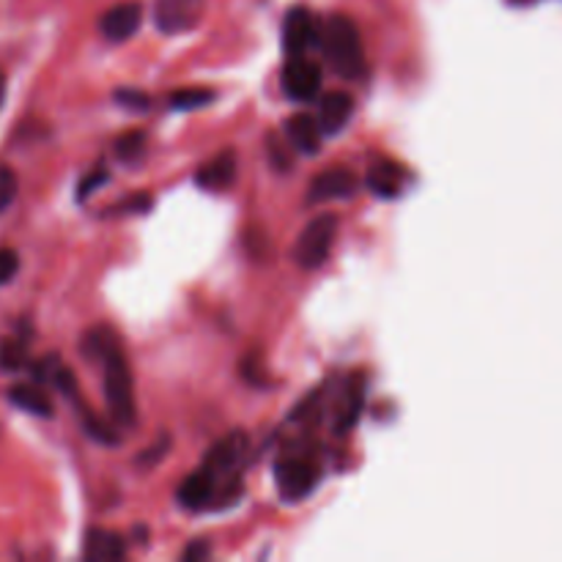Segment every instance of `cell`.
I'll list each match as a JSON object with an SVG mask.
<instances>
[{
    "instance_id": "1",
    "label": "cell",
    "mask_w": 562,
    "mask_h": 562,
    "mask_svg": "<svg viewBox=\"0 0 562 562\" xmlns=\"http://www.w3.org/2000/svg\"><path fill=\"white\" fill-rule=\"evenodd\" d=\"M318 47L324 49L335 75L344 77V80L360 82L368 75L366 47H362L360 31H357L351 16L329 14L318 31Z\"/></svg>"
},
{
    "instance_id": "2",
    "label": "cell",
    "mask_w": 562,
    "mask_h": 562,
    "mask_svg": "<svg viewBox=\"0 0 562 562\" xmlns=\"http://www.w3.org/2000/svg\"><path fill=\"white\" fill-rule=\"evenodd\" d=\"M104 366V398L108 409L119 426H135L137 406H135V382H132L130 360L124 357L121 346L115 344L108 355L102 357Z\"/></svg>"
},
{
    "instance_id": "3",
    "label": "cell",
    "mask_w": 562,
    "mask_h": 562,
    "mask_svg": "<svg viewBox=\"0 0 562 562\" xmlns=\"http://www.w3.org/2000/svg\"><path fill=\"white\" fill-rule=\"evenodd\" d=\"M335 236H338V217L335 214H318L296 239L294 261L302 269H318L333 252Z\"/></svg>"
},
{
    "instance_id": "4",
    "label": "cell",
    "mask_w": 562,
    "mask_h": 562,
    "mask_svg": "<svg viewBox=\"0 0 562 562\" xmlns=\"http://www.w3.org/2000/svg\"><path fill=\"white\" fill-rule=\"evenodd\" d=\"M322 481V467L305 456H291L274 464V486L283 499H305Z\"/></svg>"
},
{
    "instance_id": "5",
    "label": "cell",
    "mask_w": 562,
    "mask_h": 562,
    "mask_svg": "<svg viewBox=\"0 0 562 562\" xmlns=\"http://www.w3.org/2000/svg\"><path fill=\"white\" fill-rule=\"evenodd\" d=\"M247 453H250V437L245 431H231L209 450L203 470L212 472L220 483L223 477L239 475V467L247 461Z\"/></svg>"
},
{
    "instance_id": "6",
    "label": "cell",
    "mask_w": 562,
    "mask_h": 562,
    "mask_svg": "<svg viewBox=\"0 0 562 562\" xmlns=\"http://www.w3.org/2000/svg\"><path fill=\"white\" fill-rule=\"evenodd\" d=\"M283 91L294 102H311L322 91V66L305 55H289L283 66Z\"/></svg>"
},
{
    "instance_id": "7",
    "label": "cell",
    "mask_w": 562,
    "mask_h": 562,
    "mask_svg": "<svg viewBox=\"0 0 562 562\" xmlns=\"http://www.w3.org/2000/svg\"><path fill=\"white\" fill-rule=\"evenodd\" d=\"M206 0H157L154 3V25L168 36L192 31L201 22Z\"/></svg>"
},
{
    "instance_id": "8",
    "label": "cell",
    "mask_w": 562,
    "mask_h": 562,
    "mask_svg": "<svg viewBox=\"0 0 562 562\" xmlns=\"http://www.w3.org/2000/svg\"><path fill=\"white\" fill-rule=\"evenodd\" d=\"M322 22L313 16L311 9H291L283 20V49L285 55H305L307 49L318 44Z\"/></svg>"
},
{
    "instance_id": "9",
    "label": "cell",
    "mask_w": 562,
    "mask_h": 562,
    "mask_svg": "<svg viewBox=\"0 0 562 562\" xmlns=\"http://www.w3.org/2000/svg\"><path fill=\"white\" fill-rule=\"evenodd\" d=\"M143 25V5L137 0H124L108 9L99 20V31L108 42H126L135 36Z\"/></svg>"
},
{
    "instance_id": "10",
    "label": "cell",
    "mask_w": 562,
    "mask_h": 562,
    "mask_svg": "<svg viewBox=\"0 0 562 562\" xmlns=\"http://www.w3.org/2000/svg\"><path fill=\"white\" fill-rule=\"evenodd\" d=\"M357 192V176L346 168H329L318 173L307 187V203L344 201Z\"/></svg>"
},
{
    "instance_id": "11",
    "label": "cell",
    "mask_w": 562,
    "mask_h": 562,
    "mask_svg": "<svg viewBox=\"0 0 562 562\" xmlns=\"http://www.w3.org/2000/svg\"><path fill=\"white\" fill-rule=\"evenodd\" d=\"M179 503L187 510H206L220 505V483L209 470H198L179 486Z\"/></svg>"
},
{
    "instance_id": "12",
    "label": "cell",
    "mask_w": 562,
    "mask_h": 562,
    "mask_svg": "<svg viewBox=\"0 0 562 562\" xmlns=\"http://www.w3.org/2000/svg\"><path fill=\"white\" fill-rule=\"evenodd\" d=\"M351 115H355V99L346 91H329L324 93L318 102V130L322 135H340L349 126Z\"/></svg>"
},
{
    "instance_id": "13",
    "label": "cell",
    "mask_w": 562,
    "mask_h": 562,
    "mask_svg": "<svg viewBox=\"0 0 562 562\" xmlns=\"http://www.w3.org/2000/svg\"><path fill=\"white\" fill-rule=\"evenodd\" d=\"M198 187L209 192H223L228 190L236 181V154L231 148L220 151L217 157H212L209 162H203V168L195 173Z\"/></svg>"
},
{
    "instance_id": "14",
    "label": "cell",
    "mask_w": 562,
    "mask_h": 562,
    "mask_svg": "<svg viewBox=\"0 0 562 562\" xmlns=\"http://www.w3.org/2000/svg\"><path fill=\"white\" fill-rule=\"evenodd\" d=\"M285 137H289L291 148L307 154H318L322 148V130H318V121L307 113H296L285 121Z\"/></svg>"
},
{
    "instance_id": "15",
    "label": "cell",
    "mask_w": 562,
    "mask_h": 562,
    "mask_svg": "<svg viewBox=\"0 0 562 562\" xmlns=\"http://www.w3.org/2000/svg\"><path fill=\"white\" fill-rule=\"evenodd\" d=\"M9 401L27 415L53 417V401L44 393L42 384H14L9 390Z\"/></svg>"
},
{
    "instance_id": "16",
    "label": "cell",
    "mask_w": 562,
    "mask_h": 562,
    "mask_svg": "<svg viewBox=\"0 0 562 562\" xmlns=\"http://www.w3.org/2000/svg\"><path fill=\"white\" fill-rule=\"evenodd\" d=\"M126 554V543L124 538L115 536V532L108 530H91L86 536V558L88 560H124Z\"/></svg>"
},
{
    "instance_id": "17",
    "label": "cell",
    "mask_w": 562,
    "mask_h": 562,
    "mask_svg": "<svg viewBox=\"0 0 562 562\" xmlns=\"http://www.w3.org/2000/svg\"><path fill=\"white\" fill-rule=\"evenodd\" d=\"M366 398H362V387H360V376H355V384L346 387V398L340 404L338 417H335V434H346L355 428V423L360 420V412Z\"/></svg>"
},
{
    "instance_id": "18",
    "label": "cell",
    "mask_w": 562,
    "mask_h": 562,
    "mask_svg": "<svg viewBox=\"0 0 562 562\" xmlns=\"http://www.w3.org/2000/svg\"><path fill=\"white\" fill-rule=\"evenodd\" d=\"M401 181H404V173H401L395 165H376V168L368 170V187L371 192H376L379 198H395L401 192Z\"/></svg>"
},
{
    "instance_id": "19",
    "label": "cell",
    "mask_w": 562,
    "mask_h": 562,
    "mask_svg": "<svg viewBox=\"0 0 562 562\" xmlns=\"http://www.w3.org/2000/svg\"><path fill=\"white\" fill-rule=\"evenodd\" d=\"M209 102H214L212 88H179L168 97V104L173 110H198L206 108Z\"/></svg>"
},
{
    "instance_id": "20",
    "label": "cell",
    "mask_w": 562,
    "mask_h": 562,
    "mask_svg": "<svg viewBox=\"0 0 562 562\" xmlns=\"http://www.w3.org/2000/svg\"><path fill=\"white\" fill-rule=\"evenodd\" d=\"M27 362V344L20 338H11L0 344V371H20Z\"/></svg>"
},
{
    "instance_id": "21",
    "label": "cell",
    "mask_w": 562,
    "mask_h": 562,
    "mask_svg": "<svg viewBox=\"0 0 562 562\" xmlns=\"http://www.w3.org/2000/svg\"><path fill=\"white\" fill-rule=\"evenodd\" d=\"M115 154H119L124 162H135V159H140L143 154H146V135L137 130L121 135L119 140H115Z\"/></svg>"
},
{
    "instance_id": "22",
    "label": "cell",
    "mask_w": 562,
    "mask_h": 562,
    "mask_svg": "<svg viewBox=\"0 0 562 562\" xmlns=\"http://www.w3.org/2000/svg\"><path fill=\"white\" fill-rule=\"evenodd\" d=\"M16 198V176L11 168H3L0 165V212L9 209Z\"/></svg>"
},
{
    "instance_id": "23",
    "label": "cell",
    "mask_w": 562,
    "mask_h": 562,
    "mask_svg": "<svg viewBox=\"0 0 562 562\" xmlns=\"http://www.w3.org/2000/svg\"><path fill=\"white\" fill-rule=\"evenodd\" d=\"M20 269V256L11 247H0V285L9 283Z\"/></svg>"
},
{
    "instance_id": "24",
    "label": "cell",
    "mask_w": 562,
    "mask_h": 562,
    "mask_svg": "<svg viewBox=\"0 0 562 562\" xmlns=\"http://www.w3.org/2000/svg\"><path fill=\"white\" fill-rule=\"evenodd\" d=\"M115 99H119V104H124V108H130V110H148V108H151V97H148V93L119 91V93H115Z\"/></svg>"
},
{
    "instance_id": "25",
    "label": "cell",
    "mask_w": 562,
    "mask_h": 562,
    "mask_svg": "<svg viewBox=\"0 0 562 562\" xmlns=\"http://www.w3.org/2000/svg\"><path fill=\"white\" fill-rule=\"evenodd\" d=\"M209 554H212V549H209V543H203V541H195V543H190V547L184 549V554H181V560L184 562H195V560H206Z\"/></svg>"
},
{
    "instance_id": "26",
    "label": "cell",
    "mask_w": 562,
    "mask_h": 562,
    "mask_svg": "<svg viewBox=\"0 0 562 562\" xmlns=\"http://www.w3.org/2000/svg\"><path fill=\"white\" fill-rule=\"evenodd\" d=\"M102 181H108V170H99V173L88 176L86 181H80V192H77V195L88 198V195H91V192H93V187L102 184Z\"/></svg>"
},
{
    "instance_id": "27",
    "label": "cell",
    "mask_w": 562,
    "mask_h": 562,
    "mask_svg": "<svg viewBox=\"0 0 562 562\" xmlns=\"http://www.w3.org/2000/svg\"><path fill=\"white\" fill-rule=\"evenodd\" d=\"M3 88H5V82H3V75H0V99H3Z\"/></svg>"
},
{
    "instance_id": "28",
    "label": "cell",
    "mask_w": 562,
    "mask_h": 562,
    "mask_svg": "<svg viewBox=\"0 0 562 562\" xmlns=\"http://www.w3.org/2000/svg\"><path fill=\"white\" fill-rule=\"evenodd\" d=\"M514 3H536V0H514Z\"/></svg>"
}]
</instances>
